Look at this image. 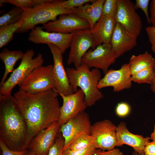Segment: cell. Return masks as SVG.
<instances>
[{
    "mask_svg": "<svg viewBox=\"0 0 155 155\" xmlns=\"http://www.w3.org/2000/svg\"><path fill=\"white\" fill-rule=\"evenodd\" d=\"M117 58L111 44L104 43L89 50L82 57V63L90 68L101 69L105 74Z\"/></svg>",
    "mask_w": 155,
    "mask_h": 155,
    "instance_id": "10",
    "label": "cell"
},
{
    "mask_svg": "<svg viewBox=\"0 0 155 155\" xmlns=\"http://www.w3.org/2000/svg\"><path fill=\"white\" fill-rule=\"evenodd\" d=\"M0 147L2 155H26L29 150L28 149L21 151H15L8 148L5 144L0 140Z\"/></svg>",
    "mask_w": 155,
    "mask_h": 155,
    "instance_id": "34",
    "label": "cell"
},
{
    "mask_svg": "<svg viewBox=\"0 0 155 155\" xmlns=\"http://www.w3.org/2000/svg\"><path fill=\"white\" fill-rule=\"evenodd\" d=\"M130 107L128 103L122 102L117 105L115 112L118 116L122 117L128 115L130 112Z\"/></svg>",
    "mask_w": 155,
    "mask_h": 155,
    "instance_id": "35",
    "label": "cell"
},
{
    "mask_svg": "<svg viewBox=\"0 0 155 155\" xmlns=\"http://www.w3.org/2000/svg\"><path fill=\"white\" fill-rule=\"evenodd\" d=\"M144 152L146 154H152L155 155V142H148L146 145L144 149Z\"/></svg>",
    "mask_w": 155,
    "mask_h": 155,
    "instance_id": "38",
    "label": "cell"
},
{
    "mask_svg": "<svg viewBox=\"0 0 155 155\" xmlns=\"http://www.w3.org/2000/svg\"><path fill=\"white\" fill-rule=\"evenodd\" d=\"M98 149L94 146L85 149L77 150L67 148L63 151V155H92L96 153Z\"/></svg>",
    "mask_w": 155,
    "mask_h": 155,
    "instance_id": "31",
    "label": "cell"
},
{
    "mask_svg": "<svg viewBox=\"0 0 155 155\" xmlns=\"http://www.w3.org/2000/svg\"><path fill=\"white\" fill-rule=\"evenodd\" d=\"M131 75L128 63H124L118 69L108 70L99 81L98 88L100 90L111 87L115 92L130 89L132 85Z\"/></svg>",
    "mask_w": 155,
    "mask_h": 155,
    "instance_id": "13",
    "label": "cell"
},
{
    "mask_svg": "<svg viewBox=\"0 0 155 155\" xmlns=\"http://www.w3.org/2000/svg\"><path fill=\"white\" fill-rule=\"evenodd\" d=\"M58 94L62 97L63 101L58 121L60 126L70 119L85 111L88 106L85 100L84 94L80 89L68 95L61 93Z\"/></svg>",
    "mask_w": 155,
    "mask_h": 155,
    "instance_id": "12",
    "label": "cell"
},
{
    "mask_svg": "<svg viewBox=\"0 0 155 155\" xmlns=\"http://www.w3.org/2000/svg\"><path fill=\"white\" fill-rule=\"evenodd\" d=\"M53 68L50 64L35 68L18 84L19 90L34 94L55 89Z\"/></svg>",
    "mask_w": 155,
    "mask_h": 155,
    "instance_id": "6",
    "label": "cell"
},
{
    "mask_svg": "<svg viewBox=\"0 0 155 155\" xmlns=\"http://www.w3.org/2000/svg\"><path fill=\"white\" fill-rule=\"evenodd\" d=\"M23 23L20 21L15 24L0 27V48L6 46L13 39V35Z\"/></svg>",
    "mask_w": 155,
    "mask_h": 155,
    "instance_id": "24",
    "label": "cell"
},
{
    "mask_svg": "<svg viewBox=\"0 0 155 155\" xmlns=\"http://www.w3.org/2000/svg\"><path fill=\"white\" fill-rule=\"evenodd\" d=\"M150 1L149 0H136L134 6L135 9H140L142 10L146 15L147 22L149 24H151L148 12V6Z\"/></svg>",
    "mask_w": 155,
    "mask_h": 155,
    "instance_id": "33",
    "label": "cell"
},
{
    "mask_svg": "<svg viewBox=\"0 0 155 155\" xmlns=\"http://www.w3.org/2000/svg\"><path fill=\"white\" fill-rule=\"evenodd\" d=\"M65 140L61 133L59 132L55 142L51 148L48 155H63V150Z\"/></svg>",
    "mask_w": 155,
    "mask_h": 155,
    "instance_id": "29",
    "label": "cell"
},
{
    "mask_svg": "<svg viewBox=\"0 0 155 155\" xmlns=\"http://www.w3.org/2000/svg\"><path fill=\"white\" fill-rule=\"evenodd\" d=\"M95 153L94 154H93L92 155H95Z\"/></svg>",
    "mask_w": 155,
    "mask_h": 155,
    "instance_id": "45",
    "label": "cell"
},
{
    "mask_svg": "<svg viewBox=\"0 0 155 155\" xmlns=\"http://www.w3.org/2000/svg\"><path fill=\"white\" fill-rule=\"evenodd\" d=\"M131 75L146 69L154 67L155 59L147 51L136 55H133L128 63Z\"/></svg>",
    "mask_w": 155,
    "mask_h": 155,
    "instance_id": "23",
    "label": "cell"
},
{
    "mask_svg": "<svg viewBox=\"0 0 155 155\" xmlns=\"http://www.w3.org/2000/svg\"><path fill=\"white\" fill-rule=\"evenodd\" d=\"M117 127L111 121L104 120L92 125L90 135L96 149L109 150L117 146Z\"/></svg>",
    "mask_w": 155,
    "mask_h": 155,
    "instance_id": "8",
    "label": "cell"
},
{
    "mask_svg": "<svg viewBox=\"0 0 155 155\" xmlns=\"http://www.w3.org/2000/svg\"><path fill=\"white\" fill-rule=\"evenodd\" d=\"M91 125L89 115L85 111L61 125L59 132L65 140L63 152L68 148L72 141L79 135L83 133L90 135Z\"/></svg>",
    "mask_w": 155,
    "mask_h": 155,
    "instance_id": "11",
    "label": "cell"
},
{
    "mask_svg": "<svg viewBox=\"0 0 155 155\" xmlns=\"http://www.w3.org/2000/svg\"><path fill=\"white\" fill-rule=\"evenodd\" d=\"M150 23L152 26H155V0L152 1L150 5Z\"/></svg>",
    "mask_w": 155,
    "mask_h": 155,
    "instance_id": "39",
    "label": "cell"
},
{
    "mask_svg": "<svg viewBox=\"0 0 155 155\" xmlns=\"http://www.w3.org/2000/svg\"><path fill=\"white\" fill-rule=\"evenodd\" d=\"M63 1L47 0L32 8L24 9L20 20L23 23L16 33L27 32L38 24H43L55 21L58 16L62 14L72 13V9H66L62 6Z\"/></svg>",
    "mask_w": 155,
    "mask_h": 155,
    "instance_id": "4",
    "label": "cell"
},
{
    "mask_svg": "<svg viewBox=\"0 0 155 155\" xmlns=\"http://www.w3.org/2000/svg\"><path fill=\"white\" fill-rule=\"evenodd\" d=\"M117 0H105L103 5L102 14L115 17L117 9Z\"/></svg>",
    "mask_w": 155,
    "mask_h": 155,
    "instance_id": "30",
    "label": "cell"
},
{
    "mask_svg": "<svg viewBox=\"0 0 155 155\" xmlns=\"http://www.w3.org/2000/svg\"><path fill=\"white\" fill-rule=\"evenodd\" d=\"M24 10L16 7L0 17V27L15 24L20 21Z\"/></svg>",
    "mask_w": 155,
    "mask_h": 155,
    "instance_id": "25",
    "label": "cell"
},
{
    "mask_svg": "<svg viewBox=\"0 0 155 155\" xmlns=\"http://www.w3.org/2000/svg\"><path fill=\"white\" fill-rule=\"evenodd\" d=\"M47 0H0V7L3 3H9L23 9L32 8L46 2Z\"/></svg>",
    "mask_w": 155,
    "mask_h": 155,
    "instance_id": "28",
    "label": "cell"
},
{
    "mask_svg": "<svg viewBox=\"0 0 155 155\" xmlns=\"http://www.w3.org/2000/svg\"><path fill=\"white\" fill-rule=\"evenodd\" d=\"M93 0H63L62 6L64 8L71 9L84 5L86 3L90 2H93Z\"/></svg>",
    "mask_w": 155,
    "mask_h": 155,
    "instance_id": "32",
    "label": "cell"
},
{
    "mask_svg": "<svg viewBox=\"0 0 155 155\" xmlns=\"http://www.w3.org/2000/svg\"><path fill=\"white\" fill-rule=\"evenodd\" d=\"M55 89L34 94L19 90L14 96L27 127L28 145L37 133L58 121L60 108Z\"/></svg>",
    "mask_w": 155,
    "mask_h": 155,
    "instance_id": "1",
    "label": "cell"
},
{
    "mask_svg": "<svg viewBox=\"0 0 155 155\" xmlns=\"http://www.w3.org/2000/svg\"><path fill=\"white\" fill-rule=\"evenodd\" d=\"M145 155H155V154H146Z\"/></svg>",
    "mask_w": 155,
    "mask_h": 155,
    "instance_id": "44",
    "label": "cell"
},
{
    "mask_svg": "<svg viewBox=\"0 0 155 155\" xmlns=\"http://www.w3.org/2000/svg\"><path fill=\"white\" fill-rule=\"evenodd\" d=\"M133 3L130 0H117L115 16L116 22L128 32L137 37L142 28V21L137 13Z\"/></svg>",
    "mask_w": 155,
    "mask_h": 155,
    "instance_id": "7",
    "label": "cell"
},
{
    "mask_svg": "<svg viewBox=\"0 0 155 155\" xmlns=\"http://www.w3.org/2000/svg\"><path fill=\"white\" fill-rule=\"evenodd\" d=\"M34 52L33 49H28L25 53L19 66L13 71L9 78L0 87V95L11 94L14 88L22 82L35 68L42 65L44 59L40 53L33 58Z\"/></svg>",
    "mask_w": 155,
    "mask_h": 155,
    "instance_id": "5",
    "label": "cell"
},
{
    "mask_svg": "<svg viewBox=\"0 0 155 155\" xmlns=\"http://www.w3.org/2000/svg\"><path fill=\"white\" fill-rule=\"evenodd\" d=\"M26 123L14 96L0 95V140L9 149H27Z\"/></svg>",
    "mask_w": 155,
    "mask_h": 155,
    "instance_id": "2",
    "label": "cell"
},
{
    "mask_svg": "<svg viewBox=\"0 0 155 155\" xmlns=\"http://www.w3.org/2000/svg\"><path fill=\"white\" fill-rule=\"evenodd\" d=\"M24 53L21 50L10 51L6 48L2 50L0 53V59L5 66V72L0 83V87L6 80L8 74L13 72L14 67L17 61L20 59L21 60Z\"/></svg>",
    "mask_w": 155,
    "mask_h": 155,
    "instance_id": "22",
    "label": "cell"
},
{
    "mask_svg": "<svg viewBox=\"0 0 155 155\" xmlns=\"http://www.w3.org/2000/svg\"><path fill=\"white\" fill-rule=\"evenodd\" d=\"M105 1V0H95L91 4L73 9L72 13L86 20L89 24L91 30L102 14L103 5Z\"/></svg>",
    "mask_w": 155,
    "mask_h": 155,
    "instance_id": "21",
    "label": "cell"
},
{
    "mask_svg": "<svg viewBox=\"0 0 155 155\" xmlns=\"http://www.w3.org/2000/svg\"><path fill=\"white\" fill-rule=\"evenodd\" d=\"M149 40L151 45V49L155 53V26H153L147 27L145 29Z\"/></svg>",
    "mask_w": 155,
    "mask_h": 155,
    "instance_id": "36",
    "label": "cell"
},
{
    "mask_svg": "<svg viewBox=\"0 0 155 155\" xmlns=\"http://www.w3.org/2000/svg\"><path fill=\"white\" fill-rule=\"evenodd\" d=\"M42 29L50 32L64 34L73 33L76 30L90 29L88 22L73 14H63L56 20L43 24Z\"/></svg>",
    "mask_w": 155,
    "mask_h": 155,
    "instance_id": "14",
    "label": "cell"
},
{
    "mask_svg": "<svg viewBox=\"0 0 155 155\" xmlns=\"http://www.w3.org/2000/svg\"><path fill=\"white\" fill-rule=\"evenodd\" d=\"M66 71L70 85L75 92L79 87L85 95L88 106H92L103 97L98 88L101 79V74L99 69L91 70L84 64L77 68L67 67Z\"/></svg>",
    "mask_w": 155,
    "mask_h": 155,
    "instance_id": "3",
    "label": "cell"
},
{
    "mask_svg": "<svg viewBox=\"0 0 155 155\" xmlns=\"http://www.w3.org/2000/svg\"><path fill=\"white\" fill-rule=\"evenodd\" d=\"M95 155H124L123 152L118 148H114L107 151L98 149Z\"/></svg>",
    "mask_w": 155,
    "mask_h": 155,
    "instance_id": "37",
    "label": "cell"
},
{
    "mask_svg": "<svg viewBox=\"0 0 155 155\" xmlns=\"http://www.w3.org/2000/svg\"><path fill=\"white\" fill-rule=\"evenodd\" d=\"M150 138L153 141L155 142V125L153 132L151 135Z\"/></svg>",
    "mask_w": 155,
    "mask_h": 155,
    "instance_id": "41",
    "label": "cell"
},
{
    "mask_svg": "<svg viewBox=\"0 0 155 155\" xmlns=\"http://www.w3.org/2000/svg\"><path fill=\"white\" fill-rule=\"evenodd\" d=\"M26 155H38L33 152L29 150L28 152Z\"/></svg>",
    "mask_w": 155,
    "mask_h": 155,
    "instance_id": "42",
    "label": "cell"
},
{
    "mask_svg": "<svg viewBox=\"0 0 155 155\" xmlns=\"http://www.w3.org/2000/svg\"><path fill=\"white\" fill-rule=\"evenodd\" d=\"M73 33L64 34L44 31L41 27L37 26L31 30L28 38L30 42L36 44H53L62 51L63 54L69 48Z\"/></svg>",
    "mask_w": 155,
    "mask_h": 155,
    "instance_id": "16",
    "label": "cell"
},
{
    "mask_svg": "<svg viewBox=\"0 0 155 155\" xmlns=\"http://www.w3.org/2000/svg\"><path fill=\"white\" fill-rule=\"evenodd\" d=\"M137 38L117 23L110 43L116 57L133 49L137 45Z\"/></svg>",
    "mask_w": 155,
    "mask_h": 155,
    "instance_id": "18",
    "label": "cell"
},
{
    "mask_svg": "<svg viewBox=\"0 0 155 155\" xmlns=\"http://www.w3.org/2000/svg\"><path fill=\"white\" fill-rule=\"evenodd\" d=\"M67 63L73 64L77 68L82 64V57L90 48L94 49L93 40L90 28L79 30L73 32Z\"/></svg>",
    "mask_w": 155,
    "mask_h": 155,
    "instance_id": "9",
    "label": "cell"
},
{
    "mask_svg": "<svg viewBox=\"0 0 155 155\" xmlns=\"http://www.w3.org/2000/svg\"><path fill=\"white\" fill-rule=\"evenodd\" d=\"M60 126L58 121L37 133L30 142L27 149L38 155H48L59 132Z\"/></svg>",
    "mask_w": 155,
    "mask_h": 155,
    "instance_id": "17",
    "label": "cell"
},
{
    "mask_svg": "<svg viewBox=\"0 0 155 155\" xmlns=\"http://www.w3.org/2000/svg\"><path fill=\"white\" fill-rule=\"evenodd\" d=\"M117 146L126 144L132 147L140 155H145L144 149L150 138L144 137L142 135H135L130 132L126 124L121 122L117 127L116 130Z\"/></svg>",
    "mask_w": 155,
    "mask_h": 155,
    "instance_id": "19",
    "label": "cell"
},
{
    "mask_svg": "<svg viewBox=\"0 0 155 155\" xmlns=\"http://www.w3.org/2000/svg\"><path fill=\"white\" fill-rule=\"evenodd\" d=\"M154 69L155 73L153 81L150 85L151 89L155 94V65L154 67Z\"/></svg>",
    "mask_w": 155,
    "mask_h": 155,
    "instance_id": "40",
    "label": "cell"
},
{
    "mask_svg": "<svg viewBox=\"0 0 155 155\" xmlns=\"http://www.w3.org/2000/svg\"><path fill=\"white\" fill-rule=\"evenodd\" d=\"M131 155H140L137 152L135 151H133L132 152Z\"/></svg>",
    "mask_w": 155,
    "mask_h": 155,
    "instance_id": "43",
    "label": "cell"
},
{
    "mask_svg": "<svg viewBox=\"0 0 155 155\" xmlns=\"http://www.w3.org/2000/svg\"><path fill=\"white\" fill-rule=\"evenodd\" d=\"M116 23L115 17L102 14L99 20L91 30L94 49L101 44L110 43Z\"/></svg>",
    "mask_w": 155,
    "mask_h": 155,
    "instance_id": "20",
    "label": "cell"
},
{
    "mask_svg": "<svg viewBox=\"0 0 155 155\" xmlns=\"http://www.w3.org/2000/svg\"><path fill=\"white\" fill-rule=\"evenodd\" d=\"M53 58V74L55 83V90L58 93L65 95L71 94L74 92L71 88L63 63V54L61 50L57 46L48 44Z\"/></svg>",
    "mask_w": 155,
    "mask_h": 155,
    "instance_id": "15",
    "label": "cell"
},
{
    "mask_svg": "<svg viewBox=\"0 0 155 155\" xmlns=\"http://www.w3.org/2000/svg\"><path fill=\"white\" fill-rule=\"evenodd\" d=\"M155 75L154 67L146 69L131 75L132 82L138 84L147 83L150 84L153 81Z\"/></svg>",
    "mask_w": 155,
    "mask_h": 155,
    "instance_id": "27",
    "label": "cell"
},
{
    "mask_svg": "<svg viewBox=\"0 0 155 155\" xmlns=\"http://www.w3.org/2000/svg\"></svg>",
    "mask_w": 155,
    "mask_h": 155,
    "instance_id": "46",
    "label": "cell"
},
{
    "mask_svg": "<svg viewBox=\"0 0 155 155\" xmlns=\"http://www.w3.org/2000/svg\"><path fill=\"white\" fill-rule=\"evenodd\" d=\"M93 146H94V141L91 135L83 133L76 137L68 148L72 150L82 149Z\"/></svg>",
    "mask_w": 155,
    "mask_h": 155,
    "instance_id": "26",
    "label": "cell"
}]
</instances>
